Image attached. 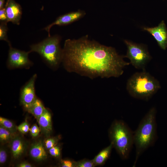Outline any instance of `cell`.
<instances>
[{
    "label": "cell",
    "instance_id": "1",
    "mask_svg": "<svg viewBox=\"0 0 167 167\" xmlns=\"http://www.w3.org/2000/svg\"><path fill=\"white\" fill-rule=\"evenodd\" d=\"M113 47L90 41L85 36L65 41L62 62L67 71L91 79L118 77L130 64Z\"/></svg>",
    "mask_w": 167,
    "mask_h": 167
},
{
    "label": "cell",
    "instance_id": "2",
    "mask_svg": "<svg viewBox=\"0 0 167 167\" xmlns=\"http://www.w3.org/2000/svg\"><path fill=\"white\" fill-rule=\"evenodd\" d=\"M156 109L151 108L140 122L134 133V143L136 149L135 166L139 156L152 146L156 137Z\"/></svg>",
    "mask_w": 167,
    "mask_h": 167
},
{
    "label": "cell",
    "instance_id": "3",
    "mask_svg": "<svg viewBox=\"0 0 167 167\" xmlns=\"http://www.w3.org/2000/svg\"><path fill=\"white\" fill-rule=\"evenodd\" d=\"M161 88L158 80L145 70L133 74L128 79L126 89L135 98L148 100Z\"/></svg>",
    "mask_w": 167,
    "mask_h": 167
},
{
    "label": "cell",
    "instance_id": "4",
    "mask_svg": "<svg viewBox=\"0 0 167 167\" xmlns=\"http://www.w3.org/2000/svg\"><path fill=\"white\" fill-rule=\"evenodd\" d=\"M60 38L57 35L50 36L30 46V52L37 53L51 69L56 70L62 62V49L60 46Z\"/></svg>",
    "mask_w": 167,
    "mask_h": 167
},
{
    "label": "cell",
    "instance_id": "5",
    "mask_svg": "<svg viewBox=\"0 0 167 167\" xmlns=\"http://www.w3.org/2000/svg\"><path fill=\"white\" fill-rule=\"evenodd\" d=\"M109 136L112 144L123 159L128 158L134 143V133L124 122L115 121L109 130Z\"/></svg>",
    "mask_w": 167,
    "mask_h": 167
},
{
    "label": "cell",
    "instance_id": "6",
    "mask_svg": "<svg viewBox=\"0 0 167 167\" xmlns=\"http://www.w3.org/2000/svg\"><path fill=\"white\" fill-rule=\"evenodd\" d=\"M124 41L127 47L125 57L129 59L130 63L135 68L145 70V66L151 59L146 47L127 40Z\"/></svg>",
    "mask_w": 167,
    "mask_h": 167
},
{
    "label": "cell",
    "instance_id": "7",
    "mask_svg": "<svg viewBox=\"0 0 167 167\" xmlns=\"http://www.w3.org/2000/svg\"><path fill=\"white\" fill-rule=\"evenodd\" d=\"M8 45L9 48L6 62L8 69H29L33 65V62L28 58L31 53L29 51L26 52L13 48L11 43Z\"/></svg>",
    "mask_w": 167,
    "mask_h": 167
},
{
    "label": "cell",
    "instance_id": "8",
    "mask_svg": "<svg viewBox=\"0 0 167 167\" xmlns=\"http://www.w3.org/2000/svg\"><path fill=\"white\" fill-rule=\"evenodd\" d=\"M37 77L36 74H34L21 89L20 102L26 110L30 107L36 98L35 86Z\"/></svg>",
    "mask_w": 167,
    "mask_h": 167
},
{
    "label": "cell",
    "instance_id": "9",
    "mask_svg": "<svg viewBox=\"0 0 167 167\" xmlns=\"http://www.w3.org/2000/svg\"><path fill=\"white\" fill-rule=\"evenodd\" d=\"M143 29L151 34L156 41L159 46L163 50L167 48V28L162 20L157 26L143 27Z\"/></svg>",
    "mask_w": 167,
    "mask_h": 167
},
{
    "label": "cell",
    "instance_id": "10",
    "mask_svg": "<svg viewBox=\"0 0 167 167\" xmlns=\"http://www.w3.org/2000/svg\"><path fill=\"white\" fill-rule=\"evenodd\" d=\"M85 14L84 12L80 11L65 14L58 17L54 22L45 27L43 29L48 32V36H49L50 30L53 26L69 24L80 18Z\"/></svg>",
    "mask_w": 167,
    "mask_h": 167
},
{
    "label": "cell",
    "instance_id": "11",
    "mask_svg": "<svg viewBox=\"0 0 167 167\" xmlns=\"http://www.w3.org/2000/svg\"><path fill=\"white\" fill-rule=\"evenodd\" d=\"M4 7L8 22L19 25L22 14L21 6L14 0H7Z\"/></svg>",
    "mask_w": 167,
    "mask_h": 167
},
{
    "label": "cell",
    "instance_id": "12",
    "mask_svg": "<svg viewBox=\"0 0 167 167\" xmlns=\"http://www.w3.org/2000/svg\"><path fill=\"white\" fill-rule=\"evenodd\" d=\"M37 120L41 132L46 135H49L52 130L51 115L50 112L46 108Z\"/></svg>",
    "mask_w": 167,
    "mask_h": 167
},
{
    "label": "cell",
    "instance_id": "13",
    "mask_svg": "<svg viewBox=\"0 0 167 167\" xmlns=\"http://www.w3.org/2000/svg\"><path fill=\"white\" fill-rule=\"evenodd\" d=\"M44 143L39 141L33 143L31 146L29 154L35 161H41L45 160L47 157Z\"/></svg>",
    "mask_w": 167,
    "mask_h": 167
},
{
    "label": "cell",
    "instance_id": "14",
    "mask_svg": "<svg viewBox=\"0 0 167 167\" xmlns=\"http://www.w3.org/2000/svg\"><path fill=\"white\" fill-rule=\"evenodd\" d=\"M11 151L13 157L17 159L23 154L25 145L23 139L19 136H15L10 141Z\"/></svg>",
    "mask_w": 167,
    "mask_h": 167
},
{
    "label": "cell",
    "instance_id": "15",
    "mask_svg": "<svg viewBox=\"0 0 167 167\" xmlns=\"http://www.w3.org/2000/svg\"><path fill=\"white\" fill-rule=\"evenodd\" d=\"M45 109L41 101L36 98L33 103L26 110L37 119L42 114Z\"/></svg>",
    "mask_w": 167,
    "mask_h": 167
},
{
    "label": "cell",
    "instance_id": "16",
    "mask_svg": "<svg viewBox=\"0 0 167 167\" xmlns=\"http://www.w3.org/2000/svg\"><path fill=\"white\" fill-rule=\"evenodd\" d=\"M113 147L111 143L95 156L92 160L95 166L102 165L105 162L110 156Z\"/></svg>",
    "mask_w": 167,
    "mask_h": 167
},
{
    "label": "cell",
    "instance_id": "17",
    "mask_svg": "<svg viewBox=\"0 0 167 167\" xmlns=\"http://www.w3.org/2000/svg\"><path fill=\"white\" fill-rule=\"evenodd\" d=\"M0 125L14 135L17 130V127L12 121L1 117H0Z\"/></svg>",
    "mask_w": 167,
    "mask_h": 167
},
{
    "label": "cell",
    "instance_id": "18",
    "mask_svg": "<svg viewBox=\"0 0 167 167\" xmlns=\"http://www.w3.org/2000/svg\"><path fill=\"white\" fill-rule=\"evenodd\" d=\"M15 136L8 130L0 126V141L1 143H5L11 141Z\"/></svg>",
    "mask_w": 167,
    "mask_h": 167
},
{
    "label": "cell",
    "instance_id": "19",
    "mask_svg": "<svg viewBox=\"0 0 167 167\" xmlns=\"http://www.w3.org/2000/svg\"><path fill=\"white\" fill-rule=\"evenodd\" d=\"M7 22H0V40L4 41L7 42L8 45L11 44L8 39L7 35L8 28Z\"/></svg>",
    "mask_w": 167,
    "mask_h": 167
},
{
    "label": "cell",
    "instance_id": "20",
    "mask_svg": "<svg viewBox=\"0 0 167 167\" xmlns=\"http://www.w3.org/2000/svg\"><path fill=\"white\" fill-rule=\"evenodd\" d=\"M95 165L93 160L84 159L77 162L74 161L75 167H93Z\"/></svg>",
    "mask_w": 167,
    "mask_h": 167
},
{
    "label": "cell",
    "instance_id": "21",
    "mask_svg": "<svg viewBox=\"0 0 167 167\" xmlns=\"http://www.w3.org/2000/svg\"><path fill=\"white\" fill-rule=\"evenodd\" d=\"M59 138L57 137L49 138L46 139L44 142L45 147L46 149H49L56 145Z\"/></svg>",
    "mask_w": 167,
    "mask_h": 167
},
{
    "label": "cell",
    "instance_id": "22",
    "mask_svg": "<svg viewBox=\"0 0 167 167\" xmlns=\"http://www.w3.org/2000/svg\"><path fill=\"white\" fill-rule=\"evenodd\" d=\"M30 129L29 124L26 121L22 122L17 126V130L24 134L27 133L29 131Z\"/></svg>",
    "mask_w": 167,
    "mask_h": 167
},
{
    "label": "cell",
    "instance_id": "23",
    "mask_svg": "<svg viewBox=\"0 0 167 167\" xmlns=\"http://www.w3.org/2000/svg\"><path fill=\"white\" fill-rule=\"evenodd\" d=\"M49 150V154L52 156L56 158H58L60 156L61 150L59 146L56 145Z\"/></svg>",
    "mask_w": 167,
    "mask_h": 167
},
{
    "label": "cell",
    "instance_id": "24",
    "mask_svg": "<svg viewBox=\"0 0 167 167\" xmlns=\"http://www.w3.org/2000/svg\"><path fill=\"white\" fill-rule=\"evenodd\" d=\"M40 129L36 124L33 125L30 129L29 131L31 135L33 137L37 136L40 131Z\"/></svg>",
    "mask_w": 167,
    "mask_h": 167
},
{
    "label": "cell",
    "instance_id": "25",
    "mask_svg": "<svg viewBox=\"0 0 167 167\" xmlns=\"http://www.w3.org/2000/svg\"><path fill=\"white\" fill-rule=\"evenodd\" d=\"M7 154L6 150L3 148H1L0 149V164H2L6 161Z\"/></svg>",
    "mask_w": 167,
    "mask_h": 167
},
{
    "label": "cell",
    "instance_id": "26",
    "mask_svg": "<svg viewBox=\"0 0 167 167\" xmlns=\"http://www.w3.org/2000/svg\"><path fill=\"white\" fill-rule=\"evenodd\" d=\"M61 166L62 167H74V161L71 160H65L61 161Z\"/></svg>",
    "mask_w": 167,
    "mask_h": 167
},
{
    "label": "cell",
    "instance_id": "27",
    "mask_svg": "<svg viewBox=\"0 0 167 167\" xmlns=\"http://www.w3.org/2000/svg\"><path fill=\"white\" fill-rule=\"evenodd\" d=\"M0 22L8 23L6 13L5 7L0 9Z\"/></svg>",
    "mask_w": 167,
    "mask_h": 167
},
{
    "label": "cell",
    "instance_id": "28",
    "mask_svg": "<svg viewBox=\"0 0 167 167\" xmlns=\"http://www.w3.org/2000/svg\"><path fill=\"white\" fill-rule=\"evenodd\" d=\"M18 167H32V165L30 163L26 162H23L17 165Z\"/></svg>",
    "mask_w": 167,
    "mask_h": 167
},
{
    "label": "cell",
    "instance_id": "29",
    "mask_svg": "<svg viewBox=\"0 0 167 167\" xmlns=\"http://www.w3.org/2000/svg\"><path fill=\"white\" fill-rule=\"evenodd\" d=\"M5 0H0V9L5 7L4 6Z\"/></svg>",
    "mask_w": 167,
    "mask_h": 167
}]
</instances>
